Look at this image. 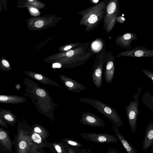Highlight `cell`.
Here are the masks:
<instances>
[{"instance_id":"f1b7e54d","label":"cell","mask_w":153,"mask_h":153,"mask_svg":"<svg viewBox=\"0 0 153 153\" xmlns=\"http://www.w3.org/2000/svg\"><path fill=\"white\" fill-rule=\"evenodd\" d=\"M0 125L4 127L7 128L8 127L7 123L0 117Z\"/></svg>"},{"instance_id":"83f0119b","label":"cell","mask_w":153,"mask_h":153,"mask_svg":"<svg viewBox=\"0 0 153 153\" xmlns=\"http://www.w3.org/2000/svg\"><path fill=\"white\" fill-rule=\"evenodd\" d=\"M44 22L42 20H39L36 21L35 23V26L38 28H40L43 25Z\"/></svg>"},{"instance_id":"2e32d148","label":"cell","mask_w":153,"mask_h":153,"mask_svg":"<svg viewBox=\"0 0 153 153\" xmlns=\"http://www.w3.org/2000/svg\"><path fill=\"white\" fill-rule=\"evenodd\" d=\"M27 102L26 97L13 95H0V103L10 104H18Z\"/></svg>"},{"instance_id":"d590c367","label":"cell","mask_w":153,"mask_h":153,"mask_svg":"<svg viewBox=\"0 0 153 153\" xmlns=\"http://www.w3.org/2000/svg\"><path fill=\"white\" fill-rule=\"evenodd\" d=\"M150 152H152V153H153V148L151 150Z\"/></svg>"},{"instance_id":"30bf717a","label":"cell","mask_w":153,"mask_h":153,"mask_svg":"<svg viewBox=\"0 0 153 153\" xmlns=\"http://www.w3.org/2000/svg\"><path fill=\"white\" fill-rule=\"evenodd\" d=\"M146 45L136 47L134 49L122 51L116 56L117 57L126 56L134 57H153V50L145 48Z\"/></svg>"},{"instance_id":"74e56055","label":"cell","mask_w":153,"mask_h":153,"mask_svg":"<svg viewBox=\"0 0 153 153\" xmlns=\"http://www.w3.org/2000/svg\"><path fill=\"white\" fill-rule=\"evenodd\" d=\"M152 100L153 101V97H152Z\"/></svg>"},{"instance_id":"4dcf8cb0","label":"cell","mask_w":153,"mask_h":153,"mask_svg":"<svg viewBox=\"0 0 153 153\" xmlns=\"http://www.w3.org/2000/svg\"><path fill=\"white\" fill-rule=\"evenodd\" d=\"M125 21V19L122 16H119L117 19V22L120 23H123Z\"/></svg>"},{"instance_id":"484cf974","label":"cell","mask_w":153,"mask_h":153,"mask_svg":"<svg viewBox=\"0 0 153 153\" xmlns=\"http://www.w3.org/2000/svg\"><path fill=\"white\" fill-rule=\"evenodd\" d=\"M1 63L2 65L3 66L1 69L2 70L4 71H8L11 70L10 65L7 60L5 59L2 60Z\"/></svg>"},{"instance_id":"d4e9b609","label":"cell","mask_w":153,"mask_h":153,"mask_svg":"<svg viewBox=\"0 0 153 153\" xmlns=\"http://www.w3.org/2000/svg\"><path fill=\"white\" fill-rule=\"evenodd\" d=\"M68 153H80L81 149L67 145Z\"/></svg>"},{"instance_id":"1f68e13d","label":"cell","mask_w":153,"mask_h":153,"mask_svg":"<svg viewBox=\"0 0 153 153\" xmlns=\"http://www.w3.org/2000/svg\"><path fill=\"white\" fill-rule=\"evenodd\" d=\"M80 153H93L91 149H81Z\"/></svg>"},{"instance_id":"4316f807","label":"cell","mask_w":153,"mask_h":153,"mask_svg":"<svg viewBox=\"0 0 153 153\" xmlns=\"http://www.w3.org/2000/svg\"><path fill=\"white\" fill-rule=\"evenodd\" d=\"M142 71L146 76L153 81V73L149 71L142 69Z\"/></svg>"},{"instance_id":"9a60e30c","label":"cell","mask_w":153,"mask_h":153,"mask_svg":"<svg viewBox=\"0 0 153 153\" xmlns=\"http://www.w3.org/2000/svg\"><path fill=\"white\" fill-rule=\"evenodd\" d=\"M24 73L30 78L44 85L61 87V86L56 82L42 74L30 71H25Z\"/></svg>"},{"instance_id":"8992f818","label":"cell","mask_w":153,"mask_h":153,"mask_svg":"<svg viewBox=\"0 0 153 153\" xmlns=\"http://www.w3.org/2000/svg\"><path fill=\"white\" fill-rule=\"evenodd\" d=\"M107 51L96 55L92 72L91 77L95 86L98 88L102 87V74Z\"/></svg>"},{"instance_id":"ac0fdd59","label":"cell","mask_w":153,"mask_h":153,"mask_svg":"<svg viewBox=\"0 0 153 153\" xmlns=\"http://www.w3.org/2000/svg\"><path fill=\"white\" fill-rule=\"evenodd\" d=\"M153 145V123L150 122L147 125L146 133L143 143L142 149L146 151Z\"/></svg>"},{"instance_id":"6da1fadb","label":"cell","mask_w":153,"mask_h":153,"mask_svg":"<svg viewBox=\"0 0 153 153\" xmlns=\"http://www.w3.org/2000/svg\"><path fill=\"white\" fill-rule=\"evenodd\" d=\"M25 86L23 95L29 97L32 100L36 109L52 121H55L54 112L58 106L53 100L49 93L31 79L25 78Z\"/></svg>"},{"instance_id":"5bb4252c","label":"cell","mask_w":153,"mask_h":153,"mask_svg":"<svg viewBox=\"0 0 153 153\" xmlns=\"http://www.w3.org/2000/svg\"><path fill=\"white\" fill-rule=\"evenodd\" d=\"M137 38L136 34L131 32L127 33L117 36L115 39V42L118 46L128 50L131 48V42L136 40Z\"/></svg>"},{"instance_id":"7a4b0ae2","label":"cell","mask_w":153,"mask_h":153,"mask_svg":"<svg viewBox=\"0 0 153 153\" xmlns=\"http://www.w3.org/2000/svg\"><path fill=\"white\" fill-rule=\"evenodd\" d=\"M109 1H103L78 13L81 16L79 25L85 27V31H91L95 29L103 19Z\"/></svg>"},{"instance_id":"603a6c76","label":"cell","mask_w":153,"mask_h":153,"mask_svg":"<svg viewBox=\"0 0 153 153\" xmlns=\"http://www.w3.org/2000/svg\"><path fill=\"white\" fill-rule=\"evenodd\" d=\"M31 126L33 132L39 135L43 139L47 140L49 135V132L43 126L36 123H34Z\"/></svg>"},{"instance_id":"9c48e42d","label":"cell","mask_w":153,"mask_h":153,"mask_svg":"<svg viewBox=\"0 0 153 153\" xmlns=\"http://www.w3.org/2000/svg\"><path fill=\"white\" fill-rule=\"evenodd\" d=\"M114 56L111 51L107 52L105 59L104 75L108 84H112L114 78L115 63Z\"/></svg>"},{"instance_id":"ba28073f","label":"cell","mask_w":153,"mask_h":153,"mask_svg":"<svg viewBox=\"0 0 153 153\" xmlns=\"http://www.w3.org/2000/svg\"><path fill=\"white\" fill-rule=\"evenodd\" d=\"M138 100L136 98L134 101L131 100L126 107L127 117L131 129L133 133L136 131L137 115L138 114Z\"/></svg>"},{"instance_id":"7c38bea8","label":"cell","mask_w":153,"mask_h":153,"mask_svg":"<svg viewBox=\"0 0 153 153\" xmlns=\"http://www.w3.org/2000/svg\"><path fill=\"white\" fill-rule=\"evenodd\" d=\"M59 76L66 88L70 91L80 93L87 89L83 85L67 76L59 74Z\"/></svg>"},{"instance_id":"ffe728a7","label":"cell","mask_w":153,"mask_h":153,"mask_svg":"<svg viewBox=\"0 0 153 153\" xmlns=\"http://www.w3.org/2000/svg\"><path fill=\"white\" fill-rule=\"evenodd\" d=\"M0 117L11 126H14L17 120V116L12 111L1 108H0Z\"/></svg>"},{"instance_id":"7402d4cb","label":"cell","mask_w":153,"mask_h":153,"mask_svg":"<svg viewBox=\"0 0 153 153\" xmlns=\"http://www.w3.org/2000/svg\"><path fill=\"white\" fill-rule=\"evenodd\" d=\"M31 137L33 142L37 149H42L46 147L48 142L47 140L42 139L39 135L33 132L32 130Z\"/></svg>"},{"instance_id":"836d02e7","label":"cell","mask_w":153,"mask_h":153,"mask_svg":"<svg viewBox=\"0 0 153 153\" xmlns=\"http://www.w3.org/2000/svg\"><path fill=\"white\" fill-rule=\"evenodd\" d=\"M30 10L31 13L33 14H36L38 12L37 9L33 7H31L30 9Z\"/></svg>"},{"instance_id":"d6a6232c","label":"cell","mask_w":153,"mask_h":153,"mask_svg":"<svg viewBox=\"0 0 153 153\" xmlns=\"http://www.w3.org/2000/svg\"><path fill=\"white\" fill-rule=\"evenodd\" d=\"M33 153H46L42 149L37 148L33 152Z\"/></svg>"},{"instance_id":"44dd1931","label":"cell","mask_w":153,"mask_h":153,"mask_svg":"<svg viewBox=\"0 0 153 153\" xmlns=\"http://www.w3.org/2000/svg\"><path fill=\"white\" fill-rule=\"evenodd\" d=\"M46 147L49 148L53 153H68L66 145L61 140L58 142H48Z\"/></svg>"},{"instance_id":"e0dca14e","label":"cell","mask_w":153,"mask_h":153,"mask_svg":"<svg viewBox=\"0 0 153 153\" xmlns=\"http://www.w3.org/2000/svg\"><path fill=\"white\" fill-rule=\"evenodd\" d=\"M112 126L114 131L115 134L120 141L123 146L126 150L127 153H136L137 150L135 149L130 143L120 133L118 127L114 125Z\"/></svg>"},{"instance_id":"4fadbf2b","label":"cell","mask_w":153,"mask_h":153,"mask_svg":"<svg viewBox=\"0 0 153 153\" xmlns=\"http://www.w3.org/2000/svg\"><path fill=\"white\" fill-rule=\"evenodd\" d=\"M10 133L9 131L0 127V149L8 153H13V147L14 143L9 136Z\"/></svg>"},{"instance_id":"f546056e","label":"cell","mask_w":153,"mask_h":153,"mask_svg":"<svg viewBox=\"0 0 153 153\" xmlns=\"http://www.w3.org/2000/svg\"><path fill=\"white\" fill-rule=\"evenodd\" d=\"M106 153H120L119 151L116 149L108 148Z\"/></svg>"},{"instance_id":"cb8c5ba5","label":"cell","mask_w":153,"mask_h":153,"mask_svg":"<svg viewBox=\"0 0 153 153\" xmlns=\"http://www.w3.org/2000/svg\"><path fill=\"white\" fill-rule=\"evenodd\" d=\"M61 141L67 145L77 148L82 147V144L76 140L72 138H65L62 139Z\"/></svg>"},{"instance_id":"52a82bcc","label":"cell","mask_w":153,"mask_h":153,"mask_svg":"<svg viewBox=\"0 0 153 153\" xmlns=\"http://www.w3.org/2000/svg\"><path fill=\"white\" fill-rule=\"evenodd\" d=\"M80 136L81 138L86 140L100 144L116 143L119 140L114 135L106 133H81Z\"/></svg>"},{"instance_id":"277c9868","label":"cell","mask_w":153,"mask_h":153,"mask_svg":"<svg viewBox=\"0 0 153 153\" xmlns=\"http://www.w3.org/2000/svg\"><path fill=\"white\" fill-rule=\"evenodd\" d=\"M79 101L80 102L88 104L95 108L108 119L112 124L118 128L123 126L121 118L114 108L99 100L81 97L79 98Z\"/></svg>"},{"instance_id":"d6986e66","label":"cell","mask_w":153,"mask_h":153,"mask_svg":"<svg viewBox=\"0 0 153 153\" xmlns=\"http://www.w3.org/2000/svg\"><path fill=\"white\" fill-rule=\"evenodd\" d=\"M89 48L93 54L95 55L106 51L105 49V41L100 38H96L90 42Z\"/></svg>"},{"instance_id":"3957f363","label":"cell","mask_w":153,"mask_h":153,"mask_svg":"<svg viewBox=\"0 0 153 153\" xmlns=\"http://www.w3.org/2000/svg\"><path fill=\"white\" fill-rule=\"evenodd\" d=\"M17 131L14 142L16 153H33L37 148L31 138V126L21 119L18 121Z\"/></svg>"},{"instance_id":"5b68a950","label":"cell","mask_w":153,"mask_h":153,"mask_svg":"<svg viewBox=\"0 0 153 153\" xmlns=\"http://www.w3.org/2000/svg\"><path fill=\"white\" fill-rule=\"evenodd\" d=\"M119 14V0L109 1L106 6L105 14L103 19L104 28L108 33H109L114 27Z\"/></svg>"},{"instance_id":"8fae6325","label":"cell","mask_w":153,"mask_h":153,"mask_svg":"<svg viewBox=\"0 0 153 153\" xmlns=\"http://www.w3.org/2000/svg\"><path fill=\"white\" fill-rule=\"evenodd\" d=\"M81 117L79 121L82 124L91 127H101L105 125L103 121L98 116L89 112H81Z\"/></svg>"},{"instance_id":"e575fe53","label":"cell","mask_w":153,"mask_h":153,"mask_svg":"<svg viewBox=\"0 0 153 153\" xmlns=\"http://www.w3.org/2000/svg\"><path fill=\"white\" fill-rule=\"evenodd\" d=\"M53 68H60L61 67V65L59 63H56L53 64Z\"/></svg>"},{"instance_id":"8d00e7d4","label":"cell","mask_w":153,"mask_h":153,"mask_svg":"<svg viewBox=\"0 0 153 153\" xmlns=\"http://www.w3.org/2000/svg\"><path fill=\"white\" fill-rule=\"evenodd\" d=\"M28 1H33V0H28Z\"/></svg>"}]
</instances>
